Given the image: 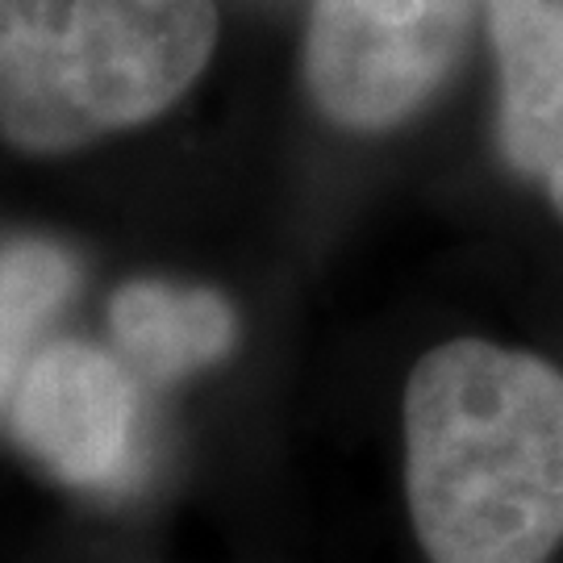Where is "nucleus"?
Masks as SVG:
<instances>
[{"instance_id": "6", "label": "nucleus", "mask_w": 563, "mask_h": 563, "mask_svg": "<svg viewBox=\"0 0 563 563\" xmlns=\"http://www.w3.org/2000/svg\"><path fill=\"white\" fill-rule=\"evenodd\" d=\"M109 334L142 384H176L230 360L239 309L218 288L139 276L109 297Z\"/></svg>"}, {"instance_id": "7", "label": "nucleus", "mask_w": 563, "mask_h": 563, "mask_svg": "<svg viewBox=\"0 0 563 563\" xmlns=\"http://www.w3.org/2000/svg\"><path fill=\"white\" fill-rule=\"evenodd\" d=\"M80 288V260L55 239L0 242V413L42 330Z\"/></svg>"}, {"instance_id": "4", "label": "nucleus", "mask_w": 563, "mask_h": 563, "mask_svg": "<svg viewBox=\"0 0 563 563\" xmlns=\"http://www.w3.org/2000/svg\"><path fill=\"white\" fill-rule=\"evenodd\" d=\"M13 443L55 481L88 493L130 488L142 472V380L118 351L46 339L4 405Z\"/></svg>"}, {"instance_id": "2", "label": "nucleus", "mask_w": 563, "mask_h": 563, "mask_svg": "<svg viewBox=\"0 0 563 563\" xmlns=\"http://www.w3.org/2000/svg\"><path fill=\"white\" fill-rule=\"evenodd\" d=\"M213 0H0V139L63 155L139 130L213 59Z\"/></svg>"}, {"instance_id": "1", "label": "nucleus", "mask_w": 563, "mask_h": 563, "mask_svg": "<svg viewBox=\"0 0 563 563\" xmlns=\"http://www.w3.org/2000/svg\"><path fill=\"white\" fill-rule=\"evenodd\" d=\"M405 501L430 563H551L563 547V372L488 339L405 380Z\"/></svg>"}, {"instance_id": "5", "label": "nucleus", "mask_w": 563, "mask_h": 563, "mask_svg": "<svg viewBox=\"0 0 563 563\" xmlns=\"http://www.w3.org/2000/svg\"><path fill=\"white\" fill-rule=\"evenodd\" d=\"M497 59V146L563 218V0H484Z\"/></svg>"}, {"instance_id": "3", "label": "nucleus", "mask_w": 563, "mask_h": 563, "mask_svg": "<svg viewBox=\"0 0 563 563\" xmlns=\"http://www.w3.org/2000/svg\"><path fill=\"white\" fill-rule=\"evenodd\" d=\"M484 0H313L301 76L313 109L351 134H384L443 92Z\"/></svg>"}]
</instances>
